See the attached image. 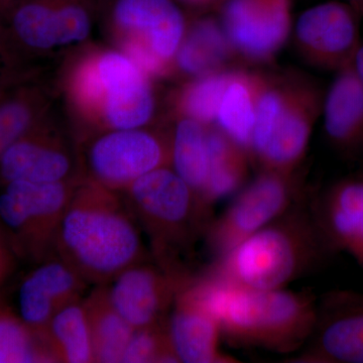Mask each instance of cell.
<instances>
[{"label": "cell", "instance_id": "obj_1", "mask_svg": "<svg viewBox=\"0 0 363 363\" xmlns=\"http://www.w3.org/2000/svg\"><path fill=\"white\" fill-rule=\"evenodd\" d=\"M55 252L97 286L147 257L140 227L123 194L82 176L62 217Z\"/></svg>", "mask_w": 363, "mask_h": 363}, {"label": "cell", "instance_id": "obj_2", "mask_svg": "<svg viewBox=\"0 0 363 363\" xmlns=\"http://www.w3.org/2000/svg\"><path fill=\"white\" fill-rule=\"evenodd\" d=\"M196 281L230 345L288 354L311 335L318 303L311 292L243 288L206 274Z\"/></svg>", "mask_w": 363, "mask_h": 363}, {"label": "cell", "instance_id": "obj_3", "mask_svg": "<svg viewBox=\"0 0 363 363\" xmlns=\"http://www.w3.org/2000/svg\"><path fill=\"white\" fill-rule=\"evenodd\" d=\"M331 255L305 197L214 260L205 274L243 288L284 289Z\"/></svg>", "mask_w": 363, "mask_h": 363}, {"label": "cell", "instance_id": "obj_4", "mask_svg": "<svg viewBox=\"0 0 363 363\" xmlns=\"http://www.w3.org/2000/svg\"><path fill=\"white\" fill-rule=\"evenodd\" d=\"M123 196L149 238L157 266L178 276H193L185 259L204 238L213 219L212 210L172 167L140 177Z\"/></svg>", "mask_w": 363, "mask_h": 363}, {"label": "cell", "instance_id": "obj_5", "mask_svg": "<svg viewBox=\"0 0 363 363\" xmlns=\"http://www.w3.org/2000/svg\"><path fill=\"white\" fill-rule=\"evenodd\" d=\"M324 94L297 72L259 73L250 155L259 169L297 173L321 116Z\"/></svg>", "mask_w": 363, "mask_h": 363}, {"label": "cell", "instance_id": "obj_6", "mask_svg": "<svg viewBox=\"0 0 363 363\" xmlns=\"http://www.w3.org/2000/svg\"><path fill=\"white\" fill-rule=\"evenodd\" d=\"M11 182L0 192V224L18 259L38 264L56 255L60 223L79 179Z\"/></svg>", "mask_w": 363, "mask_h": 363}, {"label": "cell", "instance_id": "obj_7", "mask_svg": "<svg viewBox=\"0 0 363 363\" xmlns=\"http://www.w3.org/2000/svg\"><path fill=\"white\" fill-rule=\"evenodd\" d=\"M124 48L133 62L150 75H166L187 30L185 13L175 0H101Z\"/></svg>", "mask_w": 363, "mask_h": 363}, {"label": "cell", "instance_id": "obj_8", "mask_svg": "<svg viewBox=\"0 0 363 363\" xmlns=\"http://www.w3.org/2000/svg\"><path fill=\"white\" fill-rule=\"evenodd\" d=\"M305 198L297 173L259 169L250 183L236 193L218 217H213L204 240L215 260L221 259L238 243L286 213Z\"/></svg>", "mask_w": 363, "mask_h": 363}, {"label": "cell", "instance_id": "obj_9", "mask_svg": "<svg viewBox=\"0 0 363 363\" xmlns=\"http://www.w3.org/2000/svg\"><path fill=\"white\" fill-rule=\"evenodd\" d=\"M80 175L123 194L140 177L172 167V133L143 128L107 130L86 145Z\"/></svg>", "mask_w": 363, "mask_h": 363}, {"label": "cell", "instance_id": "obj_10", "mask_svg": "<svg viewBox=\"0 0 363 363\" xmlns=\"http://www.w3.org/2000/svg\"><path fill=\"white\" fill-rule=\"evenodd\" d=\"M101 0H23L0 21L21 61L23 54L63 49L89 37Z\"/></svg>", "mask_w": 363, "mask_h": 363}, {"label": "cell", "instance_id": "obj_11", "mask_svg": "<svg viewBox=\"0 0 363 363\" xmlns=\"http://www.w3.org/2000/svg\"><path fill=\"white\" fill-rule=\"evenodd\" d=\"M217 18L236 57L269 64L293 32V0H223Z\"/></svg>", "mask_w": 363, "mask_h": 363}, {"label": "cell", "instance_id": "obj_12", "mask_svg": "<svg viewBox=\"0 0 363 363\" xmlns=\"http://www.w3.org/2000/svg\"><path fill=\"white\" fill-rule=\"evenodd\" d=\"M362 16L345 1L306 9L293 26L296 49L310 65L337 72L352 63L359 47Z\"/></svg>", "mask_w": 363, "mask_h": 363}, {"label": "cell", "instance_id": "obj_13", "mask_svg": "<svg viewBox=\"0 0 363 363\" xmlns=\"http://www.w3.org/2000/svg\"><path fill=\"white\" fill-rule=\"evenodd\" d=\"M289 362L363 363V293L334 290L318 300L314 328Z\"/></svg>", "mask_w": 363, "mask_h": 363}, {"label": "cell", "instance_id": "obj_14", "mask_svg": "<svg viewBox=\"0 0 363 363\" xmlns=\"http://www.w3.org/2000/svg\"><path fill=\"white\" fill-rule=\"evenodd\" d=\"M101 99V128L135 130L150 123L156 111L154 91L147 74L128 56L104 52L95 59Z\"/></svg>", "mask_w": 363, "mask_h": 363}, {"label": "cell", "instance_id": "obj_15", "mask_svg": "<svg viewBox=\"0 0 363 363\" xmlns=\"http://www.w3.org/2000/svg\"><path fill=\"white\" fill-rule=\"evenodd\" d=\"M48 114L13 143L0 159V184L11 182L59 183L80 176L79 164Z\"/></svg>", "mask_w": 363, "mask_h": 363}, {"label": "cell", "instance_id": "obj_16", "mask_svg": "<svg viewBox=\"0 0 363 363\" xmlns=\"http://www.w3.org/2000/svg\"><path fill=\"white\" fill-rule=\"evenodd\" d=\"M193 278L171 274L143 260L126 267L104 286L116 311L138 329L166 320L177 294Z\"/></svg>", "mask_w": 363, "mask_h": 363}, {"label": "cell", "instance_id": "obj_17", "mask_svg": "<svg viewBox=\"0 0 363 363\" xmlns=\"http://www.w3.org/2000/svg\"><path fill=\"white\" fill-rule=\"evenodd\" d=\"M168 329L179 362H240L221 350L220 326L208 307L196 277L177 294L169 313Z\"/></svg>", "mask_w": 363, "mask_h": 363}, {"label": "cell", "instance_id": "obj_18", "mask_svg": "<svg viewBox=\"0 0 363 363\" xmlns=\"http://www.w3.org/2000/svg\"><path fill=\"white\" fill-rule=\"evenodd\" d=\"M310 206L330 252H347L363 267V174L331 184Z\"/></svg>", "mask_w": 363, "mask_h": 363}, {"label": "cell", "instance_id": "obj_19", "mask_svg": "<svg viewBox=\"0 0 363 363\" xmlns=\"http://www.w3.org/2000/svg\"><path fill=\"white\" fill-rule=\"evenodd\" d=\"M87 281L65 260L54 257L35 264L18 291L21 317L40 335L59 310L81 298Z\"/></svg>", "mask_w": 363, "mask_h": 363}, {"label": "cell", "instance_id": "obj_20", "mask_svg": "<svg viewBox=\"0 0 363 363\" xmlns=\"http://www.w3.org/2000/svg\"><path fill=\"white\" fill-rule=\"evenodd\" d=\"M327 142L341 156L363 154V84L352 66L336 72L322 104Z\"/></svg>", "mask_w": 363, "mask_h": 363}, {"label": "cell", "instance_id": "obj_21", "mask_svg": "<svg viewBox=\"0 0 363 363\" xmlns=\"http://www.w3.org/2000/svg\"><path fill=\"white\" fill-rule=\"evenodd\" d=\"M238 58L217 16H201L188 23L174 68L196 78L231 68Z\"/></svg>", "mask_w": 363, "mask_h": 363}, {"label": "cell", "instance_id": "obj_22", "mask_svg": "<svg viewBox=\"0 0 363 363\" xmlns=\"http://www.w3.org/2000/svg\"><path fill=\"white\" fill-rule=\"evenodd\" d=\"M209 177L205 203L209 208L228 196L236 194L247 184L250 154L218 126H207Z\"/></svg>", "mask_w": 363, "mask_h": 363}, {"label": "cell", "instance_id": "obj_23", "mask_svg": "<svg viewBox=\"0 0 363 363\" xmlns=\"http://www.w3.org/2000/svg\"><path fill=\"white\" fill-rule=\"evenodd\" d=\"M44 92L28 76L0 89V159L47 114Z\"/></svg>", "mask_w": 363, "mask_h": 363}, {"label": "cell", "instance_id": "obj_24", "mask_svg": "<svg viewBox=\"0 0 363 363\" xmlns=\"http://www.w3.org/2000/svg\"><path fill=\"white\" fill-rule=\"evenodd\" d=\"M83 302L89 322L95 362H121L135 328L116 311L104 285H98Z\"/></svg>", "mask_w": 363, "mask_h": 363}, {"label": "cell", "instance_id": "obj_25", "mask_svg": "<svg viewBox=\"0 0 363 363\" xmlns=\"http://www.w3.org/2000/svg\"><path fill=\"white\" fill-rule=\"evenodd\" d=\"M43 336L54 362H95L89 322L82 298L59 310Z\"/></svg>", "mask_w": 363, "mask_h": 363}, {"label": "cell", "instance_id": "obj_26", "mask_svg": "<svg viewBox=\"0 0 363 363\" xmlns=\"http://www.w3.org/2000/svg\"><path fill=\"white\" fill-rule=\"evenodd\" d=\"M207 126L189 117L179 118L172 133L171 164L206 206L205 194L209 177Z\"/></svg>", "mask_w": 363, "mask_h": 363}, {"label": "cell", "instance_id": "obj_27", "mask_svg": "<svg viewBox=\"0 0 363 363\" xmlns=\"http://www.w3.org/2000/svg\"><path fill=\"white\" fill-rule=\"evenodd\" d=\"M259 83V73L236 69L222 97L215 121V125L245 147L248 154L255 123Z\"/></svg>", "mask_w": 363, "mask_h": 363}, {"label": "cell", "instance_id": "obj_28", "mask_svg": "<svg viewBox=\"0 0 363 363\" xmlns=\"http://www.w3.org/2000/svg\"><path fill=\"white\" fill-rule=\"evenodd\" d=\"M54 362L44 336L0 298V363Z\"/></svg>", "mask_w": 363, "mask_h": 363}, {"label": "cell", "instance_id": "obj_29", "mask_svg": "<svg viewBox=\"0 0 363 363\" xmlns=\"http://www.w3.org/2000/svg\"><path fill=\"white\" fill-rule=\"evenodd\" d=\"M238 68H228L193 78L184 86L176 100L182 117L195 119L204 125L216 121L219 105Z\"/></svg>", "mask_w": 363, "mask_h": 363}, {"label": "cell", "instance_id": "obj_30", "mask_svg": "<svg viewBox=\"0 0 363 363\" xmlns=\"http://www.w3.org/2000/svg\"><path fill=\"white\" fill-rule=\"evenodd\" d=\"M121 362H179L169 338L168 318L160 323L135 329Z\"/></svg>", "mask_w": 363, "mask_h": 363}, {"label": "cell", "instance_id": "obj_31", "mask_svg": "<svg viewBox=\"0 0 363 363\" xmlns=\"http://www.w3.org/2000/svg\"><path fill=\"white\" fill-rule=\"evenodd\" d=\"M28 75L0 28V89Z\"/></svg>", "mask_w": 363, "mask_h": 363}, {"label": "cell", "instance_id": "obj_32", "mask_svg": "<svg viewBox=\"0 0 363 363\" xmlns=\"http://www.w3.org/2000/svg\"><path fill=\"white\" fill-rule=\"evenodd\" d=\"M18 259L0 224V288L13 276Z\"/></svg>", "mask_w": 363, "mask_h": 363}, {"label": "cell", "instance_id": "obj_33", "mask_svg": "<svg viewBox=\"0 0 363 363\" xmlns=\"http://www.w3.org/2000/svg\"><path fill=\"white\" fill-rule=\"evenodd\" d=\"M178 4H184L195 11H211L218 9L223 0H175Z\"/></svg>", "mask_w": 363, "mask_h": 363}, {"label": "cell", "instance_id": "obj_34", "mask_svg": "<svg viewBox=\"0 0 363 363\" xmlns=\"http://www.w3.org/2000/svg\"><path fill=\"white\" fill-rule=\"evenodd\" d=\"M351 66L363 84V42L360 43L359 47H358Z\"/></svg>", "mask_w": 363, "mask_h": 363}, {"label": "cell", "instance_id": "obj_35", "mask_svg": "<svg viewBox=\"0 0 363 363\" xmlns=\"http://www.w3.org/2000/svg\"><path fill=\"white\" fill-rule=\"evenodd\" d=\"M23 0H0V21Z\"/></svg>", "mask_w": 363, "mask_h": 363}, {"label": "cell", "instance_id": "obj_36", "mask_svg": "<svg viewBox=\"0 0 363 363\" xmlns=\"http://www.w3.org/2000/svg\"><path fill=\"white\" fill-rule=\"evenodd\" d=\"M352 6L360 16H363V0H344Z\"/></svg>", "mask_w": 363, "mask_h": 363}]
</instances>
